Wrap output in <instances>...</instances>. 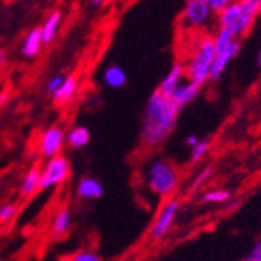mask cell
Returning a JSON list of instances; mask_svg holds the SVG:
<instances>
[{
    "label": "cell",
    "instance_id": "20",
    "mask_svg": "<svg viewBox=\"0 0 261 261\" xmlns=\"http://www.w3.org/2000/svg\"><path fill=\"white\" fill-rule=\"evenodd\" d=\"M231 193L228 189H208L200 196L202 203H222L230 200Z\"/></svg>",
    "mask_w": 261,
    "mask_h": 261
},
{
    "label": "cell",
    "instance_id": "11",
    "mask_svg": "<svg viewBox=\"0 0 261 261\" xmlns=\"http://www.w3.org/2000/svg\"><path fill=\"white\" fill-rule=\"evenodd\" d=\"M75 193H77V197L82 200H97L103 197L105 188L100 183V180H97L96 177L85 175L79 180Z\"/></svg>",
    "mask_w": 261,
    "mask_h": 261
},
{
    "label": "cell",
    "instance_id": "10",
    "mask_svg": "<svg viewBox=\"0 0 261 261\" xmlns=\"http://www.w3.org/2000/svg\"><path fill=\"white\" fill-rule=\"evenodd\" d=\"M199 92H200V85L193 82V80H189V79H185L180 85H177L174 88V91L169 94V99L177 103L180 108L186 107L188 103H191L193 100L197 99L199 96Z\"/></svg>",
    "mask_w": 261,
    "mask_h": 261
},
{
    "label": "cell",
    "instance_id": "32",
    "mask_svg": "<svg viewBox=\"0 0 261 261\" xmlns=\"http://www.w3.org/2000/svg\"><path fill=\"white\" fill-rule=\"evenodd\" d=\"M89 2L94 7H99V5H103V2H107V0H89Z\"/></svg>",
    "mask_w": 261,
    "mask_h": 261
},
{
    "label": "cell",
    "instance_id": "9",
    "mask_svg": "<svg viewBox=\"0 0 261 261\" xmlns=\"http://www.w3.org/2000/svg\"><path fill=\"white\" fill-rule=\"evenodd\" d=\"M241 50V44L238 39H233L230 44H227L225 47H221V49H216V55L215 60H213L211 69H210V77L208 82H218L222 74L225 72V69L228 67V64L238 57Z\"/></svg>",
    "mask_w": 261,
    "mask_h": 261
},
{
    "label": "cell",
    "instance_id": "12",
    "mask_svg": "<svg viewBox=\"0 0 261 261\" xmlns=\"http://www.w3.org/2000/svg\"><path fill=\"white\" fill-rule=\"evenodd\" d=\"M77 91H79V79L77 75L72 74V75H66L61 86L54 94H50V96L57 105H67L75 97Z\"/></svg>",
    "mask_w": 261,
    "mask_h": 261
},
{
    "label": "cell",
    "instance_id": "26",
    "mask_svg": "<svg viewBox=\"0 0 261 261\" xmlns=\"http://www.w3.org/2000/svg\"><path fill=\"white\" fill-rule=\"evenodd\" d=\"M244 259L246 261H261V238L258 241H255V244L252 246L249 253L244 256Z\"/></svg>",
    "mask_w": 261,
    "mask_h": 261
},
{
    "label": "cell",
    "instance_id": "5",
    "mask_svg": "<svg viewBox=\"0 0 261 261\" xmlns=\"http://www.w3.org/2000/svg\"><path fill=\"white\" fill-rule=\"evenodd\" d=\"M70 177V161L66 155L58 153L52 158H47L44 168H41L39 191L61 186Z\"/></svg>",
    "mask_w": 261,
    "mask_h": 261
},
{
    "label": "cell",
    "instance_id": "16",
    "mask_svg": "<svg viewBox=\"0 0 261 261\" xmlns=\"http://www.w3.org/2000/svg\"><path fill=\"white\" fill-rule=\"evenodd\" d=\"M61 20H63V13L58 10L52 11L45 17V20L41 25V35H42L44 45H49L55 41V38L60 32V27H61Z\"/></svg>",
    "mask_w": 261,
    "mask_h": 261
},
{
    "label": "cell",
    "instance_id": "25",
    "mask_svg": "<svg viewBox=\"0 0 261 261\" xmlns=\"http://www.w3.org/2000/svg\"><path fill=\"white\" fill-rule=\"evenodd\" d=\"M215 174V171H213L211 168H205L199 172V175L196 177V180L193 181V191H196V189H199L208 178H211V175Z\"/></svg>",
    "mask_w": 261,
    "mask_h": 261
},
{
    "label": "cell",
    "instance_id": "21",
    "mask_svg": "<svg viewBox=\"0 0 261 261\" xmlns=\"http://www.w3.org/2000/svg\"><path fill=\"white\" fill-rule=\"evenodd\" d=\"M210 147H211V142L208 139H199L197 144L191 147V158H189V160H191V163L200 161L208 153Z\"/></svg>",
    "mask_w": 261,
    "mask_h": 261
},
{
    "label": "cell",
    "instance_id": "29",
    "mask_svg": "<svg viewBox=\"0 0 261 261\" xmlns=\"http://www.w3.org/2000/svg\"><path fill=\"white\" fill-rule=\"evenodd\" d=\"M10 100V92L8 91H0V108L5 107Z\"/></svg>",
    "mask_w": 261,
    "mask_h": 261
},
{
    "label": "cell",
    "instance_id": "33",
    "mask_svg": "<svg viewBox=\"0 0 261 261\" xmlns=\"http://www.w3.org/2000/svg\"><path fill=\"white\" fill-rule=\"evenodd\" d=\"M256 63H258V66H259V69H261V47H259L258 55H256Z\"/></svg>",
    "mask_w": 261,
    "mask_h": 261
},
{
    "label": "cell",
    "instance_id": "23",
    "mask_svg": "<svg viewBox=\"0 0 261 261\" xmlns=\"http://www.w3.org/2000/svg\"><path fill=\"white\" fill-rule=\"evenodd\" d=\"M19 213V205L17 203H5L0 206V224H7L13 221Z\"/></svg>",
    "mask_w": 261,
    "mask_h": 261
},
{
    "label": "cell",
    "instance_id": "19",
    "mask_svg": "<svg viewBox=\"0 0 261 261\" xmlns=\"http://www.w3.org/2000/svg\"><path fill=\"white\" fill-rule=\"evenodd\" d=\"M103 83L111 89H121L127 85V72L119 64H110L102 74Z\"/></svg>",
    "mask_w": 261,
    "mask_h": 261
},
{
    "label": "cell",
    "instance_id": "1",
    "mask_svg": "<svg viewBox=\"0 0 261 261\" xmlns=\"http://www.w3.org/2000/svg\"><path fill=\"white\" fill-rule=\"evenodd\" d=\"M180 107L161 91H153L147 99L141 124V142L149 149L160 147L172 133Z\"/></svg>",
    "mask_w": 261,
    "mask_h": 261
},
{
    "label": "cell",
    "instance_id": "27",
    "mask_svg": "<svg viewBox=\"0 0 261 261\" xmlns=\"http://www.w3.org/2000/svg\"><path fill=\"white\" fill-rule=\"evenodd\" d=\"M64 77H66V75H63V74H57V75H54L49 82H47V92H49V94H54V92L61 86V83H63Z\"/></svg>",
    "mask_w": 261,
    "mask_h": 261
},
{
    "label": "cell",
    "instance_id": "3",
    "mask_svg": "<svg viewBox=\"0 0 261 261\" xmlns=\"http://www.w3.org/2000/svg\"><path fill=\"white\" fill-rule=\"evenodd\" d=\"M146 181L150 193L161 199H168L175 194L180 175L175 166L164 158L152 160L146 168Z\"/></svg>",
    "mask_w": 261,
    "mask_h": 261
},
{
    "label": "cell",
    "instance_id": "6",
    "mask_svg": "<svg viewBox=\"0 0 261 261\" xmlns=\"http://www.w3.org/2000/svg\"><path fill=\"white\" fill-rule=\"evenodd\" d=\"M216 13L213 11L205 0H186L181 11V22L186 29L203 30L215 22Z\"/></svg>",
    "mask_w": 261,
    "mask_h": 261
},
{
    "label": "cell",
    "instance_id": "28",
    "mask_svg": "<svg viewBox=\"0 0 261 261\" xmlns=\"http://www.w3.org/2000/svg\"><path fill=\"white\" fill-rule=\"evenodd\" d=\"M205 2L208 4V7H210L213 11H215V13L218 14V13H221V11L231 2V0H205Z\"/></svg>",
    "mask_w": 261,
    "mask_h": 261
},
{
    "label": "cell",
    "instance_id": "2",
    "mask_svg": "<svg viewBox=\"0 0 261 261\" xmlns=\"http://www.w3.org/2000/svg\"><path fill=\"white\" fill-rule=\"evenodd\" d=\"M261 13V0H231V2L216 16L219 27L230 30L236 38L244 36L256 16Z\"/></svg>",
    "mask_w": 261,
    "mask_h": 261
},
{
    "label": "cell",
    "instance_id": "15",
    "mask_svg": "<svg viewBox=\"0 0 261 261\" xmlns=\"http://www.w3.org/2000/svg\"><path fill=\"white\" fill-rule=\"evenodd\" d=\"M185 79H186L185 64L177 63L169 69V72L163 77V80L158 85V91H161L163 94H166V96H169V94L174 91V88L177 85H180Z\"/></svg>",
    "mask_w": 261,
    "mask_h": 261
},
{
    "label": "cell",
    "instance_id": "30",
    "mask_svg": "<svg viewBox=\"0 0 261 261\" xmlns=\"http://www.w3.org/2000/svg\"><path fill=\"white\" fill-rule=\"evenodd\" d=\"M185 142H186V146H189V147H193V146H196V144H197V142H199V138H197L196 135H189V136H186Z\"/></svg>",
    "mask_w": 261,
    "mask_h": 261
},
{
    "label": "cell",
    "instance_id": "4",
    "mask_svg": "<svg viewBox=\"0 0 261 261\" xmlns=\"http://www.w3.org/2000/svg\"><path fill=\"white\" fill-rule=\"evenodd\" d=\"M215 55H216V45H215V41H213V36H205L203 39H200L199 44L196 45L191 58L185 64L186 79L199 83L200 86L205 82H208L210 69H211L213 60H215Z\"/></svg>",
    "mask_w": 261,
    "mask_h": 261
},
{
    "label": "cell",
    "instance_id": "13",
    "mask_svg": "<svg viewBox=\"0 0 261 261\" xmlns=\"http://www.w3.org/2000/svg\"><path fill=\"white\" fill-rule=\"evenodd\" d=\"M39 180H41V168L32 166V168L22 177L19 185V196L22 199H30L39 191Z\"/></svg>",
    "mask_w": 261,
    "mask_h": 261
},
{
    "label": "cell",
    "instance_id": "7",
    "mask_svg": "<svg viewBox=\"0 0 261 261\" xmlns=\"http://www.w3.org/2000/svg\"><path fill=\"white\" fill-rule=\"evenodd\" d=\"M180 200L177 197H168L164 200V203L161 205L158 215L152 224V228L149 231V236L152 241H161L163 238H166V234L169 233V230L172 228L177 216H178V211H180Z\"/></svg>",
    "mask_w": 261,
    "mask_h": 261
},
{
    "label": "cell",
    "instance_id": "18",
    "mask_svg": "<svg viewBox=\"0 0 261 261\" xmlns=\"http://www.w3.org/2000/svg\"><path fill=\"white\" fill-rule=\"evenodd\" d=\"M91 142V132L85 125H75L66 133V144L72 150H80Z\"/></svg>",
    "mask_w": 261,
    "mask_h": 261
},
{
    "label": "cell",
    "instance_id": "22",
    "mask_svg": "<svg viewBox=\"0 0 261 261\" xmlns=\"http://www.w3.org/2000/svg\"><path fill=\"white\" fill-rule=\"evenodd\" d=\"M233 39H238L230 30L224 29V27H218L215 36H213V41H215L216 49H221V47H225L227 44H230Z\"/></svg>",
    "mask_w": 261,
    "mask_h": 261
},
{
    "label": "cell",
    "instance_id": "24",
    "mask_svg": "<svg viewBox=\"0 0 261 261\" xmlns=\"http://www.w3.org/2000/svg\"><path fill=\"white\" fill-rule=\"evenodd\" d=\"M70 259L72 261H100L102 256L92 250H80L75 255L70 256Z\"/></svg>",
    "mask_w": 261,
    "mask_h": 261
},
{
    "label": "cell",
    "instance_id": "31",
    "mask_svg": "<svg viewBox=\"0 0 261 261\" xmlns=\"http://www.w3.org/2000/svg\"><path fill=\"white\" fill-rule=\"evenodd\" d=\"M7 64V52L4 49H0V69H4Z\"/></svg>",
    "mask_w": 261,
    "mask_h": 261
},
{
    "label": "cell",
    "instance_id": "14",
    "mask_svg": "<svg viewBox=\"0 0 261 261\" xmlns=\"http://www.w3.org/2000/svg\"><path fill=\"white\" fill-rule=\"evenodd\" d=\"M44 47L42 42V35H41V27L32 29L25 36H23L22 45H20V54L25 58H36Z\"/></svg>",
    "mask_w": 261,
    "mask_h": 261
},
{
    "label": "cell",
    "instance_id": "8",
    "mask_svg": "<svg viewBox=\"0 0 261 261\" xmlns=\"http://www.w3.org/2000/svg\"><path fill=\"white\" fill-rule=\"evenodd\" d=\"M64 146H66V132L60 125H50L39 135L38 152L45 160L61 153Z\"/></svg>",
    "mask_w": 261,
    "mask_h": 261
},
{
    "label": "cell",
    "instance_id": "17",
    "mask_svg": "<svg viewBox=\"0 0 261 261\" xmlns=\"http://www.w3.org/2000/svg\"><path fill=\"white\" fill-rule=\"evenodd\" d=\"M70 210L67 206H61L52 219V224H50V234L52 238L55 240H60V238H64L67 234L69 228H70Z\"/></svg>",
    "mask_w": 261,
    "mask_h": 261
}]
</instances>
